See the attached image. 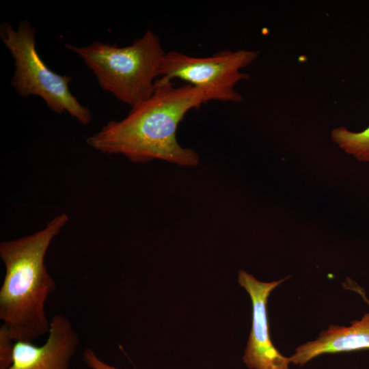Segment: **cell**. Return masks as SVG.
I'll return each instance as SVG.
<instances>
[{
    "label": "cell",
    "mask_w": 369,
    "mask_h": 369,
    "mask_svg": "<svg viewBox=\"0 0 369 369\" xmlns=\"http://www.w3.org/2000/svg\"><path fill=\"white\" fill-rule=\"evenodd\" d=\"M79 343V335L69 319L55 314L50 320L48 337L42 345L15 342L12 363L7 369H68Z\"/></svg>",
    "instance_id": "obj_7"
},
{
    "label": "cell",
    "mask_w": 369,
    "mask_h": 369,
    "mask_svg": "<svg viewBox=\"0 0 369 369\" xmlns=\"http://www.w3.org/2000/svg\"><path fill=\"white\" fill-rule=\"evenodd\" d=\"M258 54L256 51L224 50L198 57L172 51L164 55L159 79L182 80L202 90L209 101L238 102L242 96L235 87L249 78L241 70L253 63Z\"/></svg>",
    "instance_id": "obj_5"
},
{
    "label": "cell",
    "mask_w": 369,
    "mask_h": 369,
    "mask_svg": "<svg viewBox=\"0 0 369 369\" xmlns=\"http://www.w3.org/2000/svg\"><path fill=\"white\" fill-rule=\"evenodd\" d=\"M0 38L14 59L11 83L19 96H38L53 112L68 113L82 124L92 121L89 108L70 92L72 77L53 72L38 54L35 29L29 20H21L15 29L4 21L0 25Z\"/></svg>",
    "instance_id": "obj_4"
},
{
    "label": "cell",
    "mask_w": 369,
    "mask_h": 369,
    "mask_svg": "<svg viewBox=\"0 0 369 369\" xmlns=\"http://www.w3.org/2000/svg\"><path fill=\"white\" fill-rule=\"evenodd\" d=\"M64 47L83 61L103 90L131 108L154 92L166 53L151 30L125 46L95 41L82 46L65 44Z\"/></svg>",
    "instance_id": "obj_3"
},
{
    "label": "cell",
    "mask_w": 369,
    "mask_h": 369,
    "mask_svg": "<svg viewBox=\"0 0 369 369\" xmlns=\"http://www.w3.org/2000/svg\"><path fill=\"white\" fill-rule=\"evenodd\" d=\"M331 139L343 151L362 162L369 163V126L361 132H353L345 127L333 129Z\"/></svg>",
    "instance_id": "obj_9"
},
{
    "label": "cell",
    "mask_w": 369,
    "mask_h": 369,
    "mask_svg": "<svg viewBox=\"0 0 369 369\" xmlns=\"http://www.w3.org/2000/svg\"><path fill=\"white\" fill-rule=\"evenodd\" d=\"M83 359L86 365L92 369H122L104 362L98 358L94 351L90 348H87L83 351Z\"/></svg>",
    "instance_id": "obj_11"
},
{
    "label": "cell",
    "mask_w": 369,
    "mask_h": 369,
    "mask_svg": "<svg viewBox=\"0 0 369 369\" xmlns=\"http://www.w3.org/2000/svg\"><path fill=\"white\" fill-rule=\"evenodd\" d=\"M287 277L262 282L241 270L238 282L248 292L252 303V325L243 362L250 369H289L290 357L284 356L273 345L269 331L267 302L271 292Z\"/></svg>",
    "instance_id": "obj_6"
},
{
    "label": "cell",
    "mask_w": 369,
    "mask_h": 369,
    "mask_svg": "<svg viewBox=\"0 0 369 369\" xmlns=\"http://www.w3.org/2000/svg\"><path fill=\"white\" fill-rule=\"evenodd\" d=\"M13 342L8 329L2 325L0 328V369H7L12 363Z\"/></svg>",
    "instance_id": "obj_10"
},
{
    "label": "cell",
    "mask_w": 369,
    "mask_h": 369,
    "mask_svg": "<svg viewBox=\"0 0 369 369\" xmlns=\"http://www.w3.org/2000/svg\"><path fill=\"white\" fill-rule=\"evenodd\" d=\"M205 94L189 84L175 86L158 79L152 94L131 108L121 120L111 121L86 141L107 154H121L134 163L160 159L182 166H195L199 155L183 148L176 130L187 113L208 102Z\"/></svg>",
    "instance_id": "obj_1"
},
{
    "label": "cell",
    "mask_w": 369,
    "mask_h": 369,
    "mask_svg": "<svg viewBox=\"0 0 369 369\" xmlns=\"http://www.w3.org/2000/svg\"><path fill=\"white\" fill-rule=\"evenodd\" d=\"M62 213L42 229L0 243L5 273L0 288V319L12 339L32 342L48 334L45 304L56 288L44 259L53 238L68 222Z\"/></svg>",
    "instance_id": "obj_2"
},
{
    "label": "cell",
    "mask_w": 369,
    "mask_h": 369,
    "mask_svg": "<svg viewBox=\"0 0 369 369\" xmlns=\"http://www.w3.org/2000/svg\"><path fill=\"white\" fill-rule=\"evenodd\" d=\"M365 349H369V313L349 327L329 326L316 340L298 346L290 359L291 363L303 366L325 353Z\"/></svg>",
    "instance_id": "obj_8"
}]
</instances>
